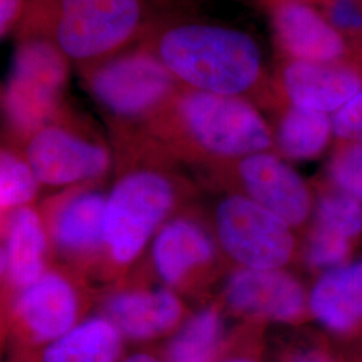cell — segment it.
Instances as JSON below:
<instances>
[{"label": "cell", "instance_id": "obj_23", "mask_svg": "<svg viewBox=\"0 0 362 362\" xmlns=\"http://www.w3.org/2000/svg\"><path fill=\"white\" fill-rule=\"evenodd\" d=\"M39 180L26 158L3 149L0 155V206L7 216L26 207L38 192Z\"/></svg>", "mask_w": 362, "mask_h": 362}, {"label": "cell", "instance_id": "obj_27", "mask_svg": "<svg viewBox=\"0 0 362 362\" xmlns=\"http://www.w3.org/2000/svg\"><path fill=\"white\" fill-rule=\"evenodd\" d=\"M23 0H0V34L4 38L22 11Z\"/></svg>", "mask_w": 362, "mask_h": 362}, {"label": "cell", "instance_id": "obj_16", "mask_svg": "<svg viewBox=\"0 0 362 362\" xmlns=\"http://www.w3.org/2000/svg\"><path fill=\"white\" fill-rule=\"evenodd\" d=\"M106 200L97 191H81L55 208L50 233L54 245L64 255L86 259L105 250Z\"/></svg>", "mask_w": 362, "mask_h": 362}, {"label": "cell", "instance_id": "obj_15", "mask_svg": "<svg viewBox=\"0 0 362 362\" xmlns=\"http://www.w3.org/2000/svg\"><path fill=\"white\" fill-rule=\"evenodd\" d=\"M152 257L158 276L170 287H181L211 267L216 248L199 223L176 218L157 233Z\"/></svg>", "mask_w": 362, "mask_h": 362}, {"label": "cell", "instance_id": "obj_29", "mask_svg": "<svg viewBox=\"0 0 362 362\" xmlns=\"http://www.w3.org/2000/svg\"><path fill=\"white\" fill-rule=\"evenodd\" d=\"M119 362H165L163 360V357H158L153 353L149 351H139V353H133L128 356L127 358H124Z\"/></svg>", "mask_w": 362, "mask_h": 362}, {"label": "cell", "instance_id": "obj_22", "mask_svg": "<svg viewBox=\"0 0 362 362\" xmlns=\"http://www.w3.org/2000/svg\"><path fill=\"white\" fill-rule=\"evenodd\" d=\"M313 233L351 243L362 233L361 202L342 191L326 194L318 203Z\"/></svg>", "mask_w": 362, "mask_h": 362}, {"label": "cell", "instance_id": "obj_6", "mask_svg": "<svg viewBox=\"0 0 362 362\" xmlns=\"http://www.w3.org/2000/svg\"><path fill=\"white\" fill-rule=\"evenodd\" d=\"M177 81L153 52H133L93 66L88 86L110 115L137 118L163 106Z\"/></svg>", "mask_w": 362, "mask_h": 362}, {"label": "cell", "instance_id": "obj_26", "mask_svg": "<svg viewBox=\"0 0 362 362\" xmlns=\"http://www.w3.org/2000/svg\"><path fill=\"white\" fill-rule=\"evenodd\" d=\"M332 119L334 136L341 143L362 144V89Z\"/></svg>", "mask_w": 362, "mask_h": 362}, {"label": "cell", "instance_id": "obj_17", "mask_svg": "<svg viewBox=\"0 0 362 362\" xmlns=\"http://www.w3.org/2000/svg\"><path fill=\"white\" fill-rule=\"evenodd\" d=\"M47 230L38 212L23 207L6 216L1 274L18 291L33 285L45 274Z\"/></svg>", "mask_w": 362, "mask_h": 362}, {"label": "cell", "instance_id": "obj_7", "mask_svg": "<svg viewBox=\"0 0 362 362\" xmlns=\"http://www.w3.org/2000/svg\"><path fill=\"white\" fill-rule=\"evenodd\" d=\"M79 311V296L73 284L58 272H45L21 290L15 300V338L26 346H47L77 326Z\"/></svg>", "mask_w": 362, "mask_h": 362}, {"label": "cell", "instance_id": "obj_19", "mask_svg": "<svg viewBox=\"0 0 362 362\" xmlns=\"http://www.w3.org/2000/svg\"><path fill=\"white\" fill-rule=\"evenodd\" d=\"M124 336L106 317H93L47 345L40 362H119Z\"/></svg>", "mask_w": 362, "mask_h": 362}, {"label": "cell", "instance_id": "obj_30", "mask_svg": "<svg viewBox=\"0 0 362 362\" xmlns=\"http://www.w3.org/2000/svg\"><path fill=\"white\" fill-rule=\"evenodd\" d=\"M219 362H257L251 357L247 356H226V357H220Z\"/></svg>", "mask_w": 362, "mask_h": 362}, {"label": "cell", "instance_id": "obj_10", "mask_svg": "<svg viewBox=\"0 0 362 362\" xmlns=\"http://www.w3.org/2000/svg\"><path fill=\"white\" fill-rule=\"evenodd\" d=\"M279 85L288 104L336 113L362 89V61L306 62L286 59Z\"/></svg>", "mask_w": 362, "mask_h": 362}, {"label": "cell", "instance_id": "obj_3", "mask_svg": "<svg viewBox=\"0 0 362 362\" xmlns=\"http://www.w3.org/2000/svg\"><path fill=\"white\" fill-rule=\"evenodd\" d=\"M176 115L188 140L218 158H242L272 146L274 134L258 109L243 97L185 89Z\"/></svg>", "mask_w": 362, "mask_h": 362}, {"label": "cell", "instance_id": "obj_8", "mask_svg": "<svg viewBox=\"0 0 362 362\" xmlns=\"http://www.w3.org/2000/svg\"><path fill=\"white\" fill-rule=\"evenodd\" d=\"M272 18L276 43L286 59L362 61L313 0H276Z\"/></svg>", "mask_w": 362, "mask_h": 362}, {"label": "cell", "instance_id": "obj_12", "mask_svg": "<svg viewBox=\"0 0 362 362\" xmlns=\"http://www.w3.org/2000/svg\"><path fill=\"white\" fill-rule=\"evenodd\" d=\"M233 311L252 318L297 322L306 311V297L296 278L282 270L240 269L226 285Z\"/></svg>", "mask_w": 362, "mask_h": 362}, {"label": "cell", "instance_id": "obj_9", "mask_svg": "<svg viewBox=\"0 0 362 362\" xmlns=\"http://www.w3.org/2000/svg\"><path fill=\"white\" fill-rule=\"evenodd\" d=\"M26 160L39 182L69 185L103 176L110 155L101 144L61 127L35 130L27 144Z\"/></svg>", "mask_w": 362, "mask_h": 362}, {"label": "cell", "instance_id": "obj_2", "mask_svg": "<svg viewBox=\"0 0 362 362\" xmlns=\"http://www.w3.org/2000/svg\"><path fill=\"white\" fill-rule=\"evenodd\" d=\"M144 22L143 0H55L50 42L66 59L95 66L113 58Z\"/></svg>", "mask_w": 362, "mask_h": 362}, {"label": "cell", "instance_id": "obj_25", "mask_svg": "<svg viewBox=\"0 0 362 362\" xmlns=\"http://www.w3.org/2000/svg\"><path fill=\"white\" fill-rule=\"evenodd\" d=\"M329 172L342 192L362 202V144L339 143Z\"/></svg>", "mask_w": 362, "mask_h": 362}, {"label": "cell", "instance_id": "obj_1", "mask_svg": "<svg viewBox=\"0 0 362 362\" xmlns=\"http://www.w3.org/2000/svg\"><path fill=\"white\" fill-rule=\"evenodd\" d=\"M153 54L188 89L243 97L263 79L258 42L233 27L185 22L164 28Z\"/></svg>", "mask_w": 362, "mask_h": 362}, {"label": "cell", "instance_id": "obj_13", "mask_svg": "<svg viewBox=\"0 0 362 362\" xmlns=\"http://www.w3.org/2000/svg\"><path fill=\"white\" fill-rule=\"evenodd\" d=\"M104 317L116 325L124 338L152 341L180 329L185 309L168 290H130L106 300Z\"/></svg>", "mask_w": 362, "mask_h": 362}, {"label": "cell", "instance_id": "obj_24", "mask_svg": "<svg viewBox=\"0 0 362 362\" xmlns=\"http://www.w3.org/2000/svg\"><path fill=\"white\" fill-rule=\"evenodd\" d=\"M362 58V0H313Z\"/></svg>", "mask_w": 362, "mask_h": 362}, {"label": "cell", "instance_id": "obj_4", "mask_svg": "<svg viewBox=\"0 0 362 362\" xmlns=\"http://www.w3.org/2000/svg\"><path fill=\"white\" fill-rule=\"evenodd\" d=\"M167 175L137 169L117 181L106 200L105 251L118 266L137 258L176 203Z\"/></svg>", "mask_w": 362, "mask_h": 362}, {"label": "cell", "instance_id": "obj_5", "mask_svg": "<svg viewBox=\"0 0 362 362\" xmlns=\"http://www.w3.org/2000/svg\"><path fill=\"white\" fill-rule=\"evenodd\" d=\"M215 228L220 246L242 269L281 270L294 254L290 226L245 194L220 202Z\"/></svg>", "mask_w": 362, "mask_h": 362}, {"label": "cell", "instance_id": "obj_14", "mask_svg": "<svg viewBox=\"0 0 362 362\" xmlns=\"http://www.w3.org/2000/svg\"><path fill=\"white\" fill-rule=\"evenodd\" d=\"M59 57L64 55L52 45L38 42L19 52L8 93V109L19 124L37 125L47 113L64 74Z\"/></svg>", "mask_w": 362, "mask_h": 362}, {"label": "cell", "instance_id": "obj_20", "mask_svg": "<svg viewBox=\"0 0 362 362\" xmlns=\"http://www.w3.org/2000/svg\"><path fill=\"white\" fill-rule=\"evenodd\" d=\"M333 134L329 115L290 105L279 119L274 141L284 157L311 160L324 152Z\"/></svg>", "mask_w": 362, "mask_h": 362}, {"label": "cell", "instance_id": "obj_21", "mask_svg": "<svg viewBox=\"0 0 362 362\" xmlns=\"http://www.w3.org/2000/svg\"><path fill=\"white\" fill-rule=\"evenodd\" d=\"M224 345V325L218 306H208L191 317L170 338L165 362H219Z\"/></svg>", "mask_w": 362, "mask_h": 362}, {"label": "cell", "instance_id": "obj_18", "mask_svg": "<svg viewBox=\"0 0 362 362\" xmlns=\"http://www.w3.org/2000/svg\"><path fill=\"white\" fill-rule=\"evenodd\" d=\"M310 310L338 334L358 327L362 324V262L322 275L311 291Z\"/></svg>", "mask_w": 362, "mask_h": 362}, {"label": "cell", "instance_id": "obj_11", "mask_svg": "<svg viewBox=\"0 0 362 362\" xmlns=\"http://www.w3.org/2000/svg\"><path fill=\"white\" fill-rule=\"evenodd\" d=\"M238 176L248 197L290 227L300 226L308 219L310 191L297 172L278 156L259 152L239 158Z\"/></svg>", "mask_w": 362, "mask_h": 362}, {"label": "cell", "instance_id": "obj_28", "mask_svg": "<svg viewBox=\"0 0 362 362\" xmlns=\"http://www.w3.org/2000/svg\"><path fill=\"white\" fill-rule=\"evenodd\" d=\"M286 362H336L333 357L321 349H309L305 351H298Z\"/></svg>", "mask_w": 362, "mask_h": 362}]
</instances>
